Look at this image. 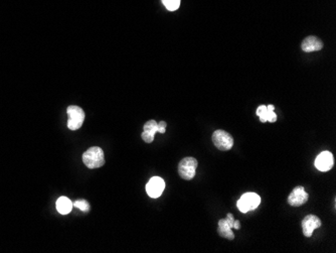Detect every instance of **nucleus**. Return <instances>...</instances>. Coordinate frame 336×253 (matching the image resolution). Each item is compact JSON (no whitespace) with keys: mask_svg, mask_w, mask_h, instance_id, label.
<instances>
[{"mask_svg":"<svg viewBox=\"0 0 336 253\" xmlns=\"http://www.w3.org/2000/svg\"><path fill=\"white\" fill-rule=\"evenodd\" d=\"M82 161L89 168H99L105 164V155L101 147L93 146L82 154Z\"/></svg>","mask_w":336,"mask_h":253,"instance_id":"f257e3e1","label":"nucleus"},{"mask_svg":"<svg viewBox=\"0 0 336 253\" xmlns=\"http://www.w3.org/2000/svg\"><path fill=\"white\" fill-rule=\"evenodd\" d=\"M198 165V162L194 157L190 156L182 158L178 164V174L180 178L186 181L192 180L196 176Z\"/></svg>","mask_w":336,"mask_h":253,"instance_id":"f03ea898","label":"nucleus"},{"mask_svg":"<svg viewBox=\"0 0 336 253\" xmlns=\"http://www.w3.org/2000/svg\"><path fill=\"white\" fill-rule=\"evenodd\" d=\"M261 198L256 193H246L236 202V207L242 213L253 211L260 206Z\"/></svg>","mask_w":336,"mask_h":253,"instance_id":"7ed1b4c3","label":"nucleus"},{"mask_svg":"<svg viewBox=\"0 0 336 253\" xmlns=\"http://www.w3.org/2000/svg\"><path fill=\"white\" fill-rule=\"evenodd\" d=\"M68 127L70 130H78L82 127L84 120H85V112L84 110L76 105H70L68 107Z\"/></svg>","mask_w":336,"mask_h":253,"instance_id":"20e7f679","label":"nucleus"},{"mask_svg":"<svg viewBox=\"0 0 336 253\" xmlns=\"http://www.w3.org/2000/svg\"><path fill=\"white\" fill-rule=\"evenodd\" d=\"M212 142L218 149L222 151H228L234 146L232 136L222 129H218L212 133Z\"/></svg>","mask_w":336,"mask_h":253,"instance_id":"39448f33","label":"nucleus"},{"mask_svg":"<svg viewBox=\"0 0 336 253\" xmlns=\"http://www.w3.org/2000/svg\"><path fill=\"white\" fill-rule=\"evenodd\" d=\"M234 215L230 213H228L224 219H220L218 221V232L220 236L228 240H234V234L232 231V229L234 228Z\"/></svg>","mask_w":336,"mask_h":253,"instance_id":"423d86ee","label":"nucleus"},{"mask_svg":"<svg viewBox=\"0 0 336 253\" xmlns=\"http://www.w3.org/2000/svg\"><path fill=\"white\" fill-rule=\"evenodd\" d=\"M308 198L309 196L305 191V189L302 186H298L295 187L294 190L290 193L287 202L292 207H300L307 203Z\"/></svg>","mask_w":336,"mask_h":253,"instance_id":"0eeeda50","label":"nucleus"},{"mask_svg":"<svg viewBox=\"0 0 336 253\" xmlns=\"http://www.w3.org/2000/svg\"><path fill=\"white\" fill-rule=\"evenodd\" d=\"M334 165V157L330 151L320 152L315 159V166L320 172H328Z\"/></svg>","mask_w":336,"mask_h":253,"instance_id":"6e6552de","label":"nucleus"},{"mask_svg":"<svg viewBox=\"0 0 336 253\" xmlns=\"http://www.w3.org/2000/svg\"><path fill=\"white\" fill-rule=\"evenodd\" d=\"M165 189V183L163 179L159 177H153L146 185V192L149 197L156 199L159 198Z\"/></svg>","mask_w":336,"mask_h":253,"instance_id":"1a4fd4ad","label":"nucleus"},{"mask_svg":"<svg viewBox=\"0 0 336 253\" xmlns=\"http://www.w3.org/2000/svg\"><path fill=\"white\" fill-rule=\"evenodd\" d=\"M321 220L315 215H307L302 220V230L305 237H311L314 230L321 227Z\"/></svg>","mask_w":336,"mask_h":253,"instance_id":"9d476101","label":"nucleus"},{"mask_svg":"<svg viewBox=\"0 0 336 253\" xmlns=\"http://www.w3.org/2000/svg\"><path fill=\"white\" fill-rule=\"evenodd\" d=\"M323 48V43L320 39H318L317 37L314 36H310L307 37L306 39L303 40L302 45H301V49L303 52L305 53H312V52H317L322 50Z\"/></svg>","mask_w":336,"mask_h":253,"instance_id":"9b49d317","label":"nucleus"},{"mask_svg":"<svg viewBox=\"0 0 336 253\" xmlns=\"http://www.w3.org/2000/svg\"><path fill=\"white\" fill-rule=\"evenodd\" d=\"M157 132V122L155 120H148L143 126L142 139L146 143H151L154 140L155 133Z\"/></svg>","mask_w":336,"mask_h":253,"instance_id":"f8f14e48","label":"nucleus"},{"mask_svg":"<svg viewBox=\"0 0 336 253\" xmlns=\"http://www.w3.org/2000/svg\"><path fill=\"white\" fill-rule=\"evenodd\" d=\"M72 209V202L66 197H60L56 201V210L62 215L68 214Z\"/></svg>","mask_w":336,"mask_h":253,"instance_id":"ddd939ff","label":"nucleus"},{"mask_svg":"<svg viewBox=\"0 0 336 253\" xmlns=\"http://www.w3.org/2000/svg\"><path fill=\"white\" fill-rule=\"evenodd\" d=\"M164 7L170 12H174L180 9V0H162Z\"/></svg>","mask_w":336,"mask_h":253,"instance_id":"4468645a","label":"nucleus"},{"mask_svg":"<svg viewBox=\"0 0 336 253\" xmlns=\"http://www.w3.org/2000/svg\"><path fill=\"white\" fill-rule=\"evenodd\" d=\"M267 121L274 123L277 121V114L275 113V106L270 104L267 106Z\"/></svg>","mask_w":336,"mask_h":253,"instance_id":"2eb2a0df","label":"nucleus"},{"mask_svg":"<svg viewBox=\"0 0 336 253\" xmlns=\"http://www.w3.org/2000/svg\"><path fill=\"white\" fill-rule=\"evenodd\" d=\"M72 206L84 212H88L90 210V204L86 200H78L72 203Z\"/></svg>","mask_w":336,"mask_h":253,"instance_id":"dca6fc26","label":"nucleus"},{"mask_svg":"<svg viewBox=\"0 0 336 253\" xmlns=\"http://www.w3.org/2000/svg\"><path fill=\"white\" fill-rule=\"evenodd\" d=\"M257 115L260 118V121L262 123H266L267 121V106L266 105H260L256 111Z\"/></svg>","mask_w":336,"mask_h":253,"instance_id":"f3484780","label":"nucleus"},{"mask_svg":"<svg viewBox=\"0 0 336 253\" xmlns=\"http://www.w3.org/2000/svg\"><path fill=\"white\" fill-rule=\"evenodd\" d=\"M166 126H167V124H166L165 121H160L159 123H157V132L162 133V134L165 133Z\"/></svg>","mask_w":336,"mask_h":253,"instance_id":"a211bd4d","label":"nucleus"},{"mask_svg":"<svg viewBox=\"0 0 336 253\" xmlns=\"http://www.w3.org/2000/svg\"><path fill=\"white\" fill-rule=\"evenodd\" d=\"M234 228L236 229V230H240V223L238 220H234Z\"/></svg>","mask_w":336,"mask_h":253,"instance_id":"6ab92c4d","label":"nucleus"}]
</instances>
